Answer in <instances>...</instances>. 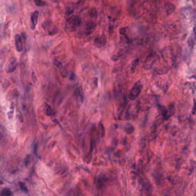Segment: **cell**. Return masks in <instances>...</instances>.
<instances>
[{"label":"cell","mask_w":196,"mask_h":196,"mask_svg":"<svg viewBox=\"0 0 196 196\" xmlns=\"http://www.w3.org/2000/svg\"><path fill=\"white\" fill-rule=\"evenodd\" d=\"M82 23L81 19L78 16H72L67 19L66 24V29L68 32L75 30Z\"/></svg>","instance_id":"cell-1"},{"label":"cell","mask_w":196,"mask_h":196,"mask_svg":"<svg viewBox=\"0 0 196 196\" xmlns=\"http://www.w3.org/2000/svg\"><path fill=\"white\" fill-rule=\"evenodd\" d=\"M143 85L140 81L135 83L131 89L129 94V98L131 100H135L142 92Z\"/></svg>","instance_id":"cell-2"},{"label":"cell","mask_w":196,"mask_h":196,"mask_svg":"<svg viewBox=\"0 0 196 196\" xmlns=\"http://www.w3.org/2000/svg\"><path fill=\"white\" fill-rule=\"evenodd\" d=\"M53 63L55 66H57V67L59 68L60 74L63 77H67V74H68V72H67V70H66L65 67L63 66L62 63H61L60 62H59V60H58L57 59L53 60Z\"/></svg>","instance_id":"cell-3"},{"label":"cell","mask_w":196,"mask_h":196,"mask_svg":"<svg viewBox=\"0 0 196 196\" xmlns=\"http://www.w3.org/2000/svg\"><path fill=\"white\" fill-rule=\"evenodd\" d=\"M17 61L15 58H12L10 59L6 67V71L7 72H12L16 70L17 66Z\"/></svg>","instance_id":"cell-4"},{"label":"cell","mask_w":196,"mask_h":196,"mask_svg":"<svg viewBox=\"0 0 196 196\" xmlns=\"http://www.w3.org/2000/svg\"><path fill=\"white\" fill-rule=\"evenodd\" d=\"M155 55L153 53H151L148 57L146 58L144 61V67L146 69L151 68L152 66L155 62Z\"/></svg>","instance_id":"cell-5"},{"label":"cell","mask_w":196,"mask_h":196,"mask_svg":"<svg viewBox=\"0 0 196 196\" xmlns=\"http://www.w3.org/2000/svg\"><path fill=\"white\" fill-rule=\"evenodd\" d=\"M15 46H16V50L17 52L20 53L23 49V46L22 39L21 37L19 35H16L15 37Z\"/></svg>","instance_id":"cell-6"},{"label":"cell","mask_w":196,"mask_h":196,"mask_svg":"<svg viewBox=\"0 0 196 196\" xmlns=\"http://www.w3.org/2000/svg\"><path fill=\"white\" fill-rule=\"evenodd\" d=\"M38 16H39V12L38 11H35L32 13L30 16V23H31V28L32 30H34L38 23Z\"/></svg>","instance_id":"cell-7"},{"label":"cell","mask_w":196,"mask_h":196,"mask_svg":"<svg viewBox=\"0 0 196 196\" xmlns=\"http://www.w3.org/2000/svg\"><path fill=\"white\" fill-rule=\"evenodd\" d=\"M106 43V38L104 35L98 37L94 40V44L97 47H101Z\"/></svg>","instance_id":"cell-8"},{"label":"cell","mask_w":196,"mask_h":196,"mask_svg":"<svg viewBox=\"0 0 196 196\" xmlns=\"http://www.w3.org/2000/svg\"><path fill=\"white\" fill-rule=\"evenodd\" d=\"M95 29V23L94 22H89L85 27V33L86 35H90Z\"/></svg>","instance_id":"cell-9"},{"label":"cell","mask_w":196,"mask_h":196,"mask_svg":"<svg viewBox=\"0 0 196 196\" xmlns=\"http://www.w3.org/2000/svg\"><path fill=\"white\" fill-rule=\"evenodd\" d=\"M165 9L166 13L167 15H170L175 11V7L174 5L171 3H167L165 5Z\"/></svg>","instance_id":"cell-10"},{"label":"cell","mask_w":196,"mask_h":196,"mask_svg":"<svg viewBox=\"0 0 196 196\" xmlns=\"http://www.w3.org/2000/svg\"><path fill=\"white\" fill-rule=\"evenodd\" d=\"M44 110H45V114L48 116H53V110H52L50 106H49L48 104H45V106H44Z\"/></svg>","instance_id":"cell-11"},{"label":"cell","mask_w":196,"mask_h":196,"mask_svg":"<svg viewBox=\"0 0 196 196\" xmlns=\"http://www.w3.org/2000/svg\"><path fill=\"white\" fill-rule=\"evenodd\" d=\"M19 185H20V189H21V190H22L23 192L25 193H28V189L27 186H26V185L24 184V183L22 182H19Z\"/></svg>","instance_id":"cell-12"},{"label":"cell","mask_w":196,"mask_h":196,"mask_svg":"<svg viewBox=\"0 0 196 196\" xmlns=\"http://www.w3.org/2000/svg\"><path fill=\"white\" fill-rule=\"evenodd\" d=\"M125 131L127 132V133L130 134V133H132V132H133V126L130 124H127L125 125Z\"/></svg>","instance_id":"cell-13"},{"label":"cell","mask_w":196,"mask_h":196,"mask_svg":"<svg viewBox=\"0 0 196 196\" xmlns=\"http://www.w3.org/2000/svg\"><path fill=\"white\" fill-rule=\"evenodd\" d=\"M12 193L11 190L8 188H5L2 191V195L5 196H9L12 195Z\"/></svg>","instance_id":"cell-14"},{"label":"cell","mask_w":196,"mask_h":196,"mask_svg":"<svg viewBox=\"0 0 196 196\" xmlns=\"http://www.w3.org/2000/svg\"><path fill=\"white\" fill-rule=\"evenodd\" d=\"M34 3L38 6H43L45 5V2L43 0H34Z\"/></svg>","instance_id":"cell-15"},{"label":"cell","mask_w":196,"mask_h":196,"mask_svg":"<svg viewBox=\"0 0 196 196\" xmlns=\"http://www.w3.org/2000/svg\"><path fill=\"white\" fill-rule=\"evenodd\" d=\"M89 15L90 17H94L97 16V13L96 10L94 9H91L90 11H89Z\"/></svg>","instance_id":"cell-16"},{"label":"cell","mask_w":196,"mask_h":196,"mask_svg":"<svg viewBox=\"0 0 196 196\" xmlns=\"http://www.w3.org/2000/svg\"><path fill=\"white\" fill-rule=\"evenodd\" d=\"M138 63H139V59H135L134 61H133V63H132V67H131V70H132V71H135V70L136 67H137Z\"/></svg>","instance_id":"cell-17"},{"label":"cell","mask_w":196,"mask_h":196,"mask_svg":"<svg viewBox=\"0 0 196 196\" xmlns=\"http://www.w3.org/2000/svg\"><path fill=\"white\" fill-rule=\"evenodd\" d=\"M30 155H27L26 157L25 158V161H24V163H25V166H27L28 165L30 164Z\"/></svg>","instance_id":"cell-18"},{"label":"cell","mask_w":196,"mask_h":196,"mask_svg":"<svg viewBox=\"0 0 196 196\" xmlns=\"http://www.w3.org/2000/svg\"><path fill=\"white\" fill-rule=\"evenodd\" d=\"M11 109H12L11 110H10L8 112V114L9 119H12L13 118V108L12 107H11Z\"/></svg>","instance_id":"cell-19"}]
</instances>
